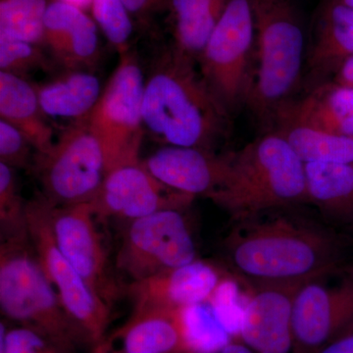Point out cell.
<instances>
[{
    "label": "cell",
    "instance_id": "6da1fadb",
    "mask_svg": "<svg viewBox=\"0 0 353 353\" xmlns=\"http://www.w3.org/2000/svg\"><path fill=\"white\" fill-rule=\"evenodd\" d=\"M223 245L232 270L250 288L303 285L345 266L343 238L299 206L233 221Z\"/></svg>",
    "mask_w": 353,
    "mask_h": 353
},
{
    "label": "cell",
    "instance_id": "7a4b0ae2",
    "mask_svg": "<svg viewBox=\"0 0 353 353\" xmlns=\"http://www.w3.org/2000/svg\"><path fill=\"white\" fill-rule=\"evenodd\" d=\"M145 127L166 145L214 152L231 116L196 68V59L173 48L145 80Z\"/></svg>",
    "mask_w": 353,
    "mask_h": 353
},
{
    "label": "cell",
    "instance_id": "3957f363",
    "mask_svg": "<svg viewBox=\"0 0 353 353\" xmlns=\"http://www.w3.org/2000/svg\"><path fill=\"white\" fill-rule=\"evenodd\" d=\"M226 160L222 182L208 197L232 221L307 204L305 164L274 130L226 154Z\"/></svg>",
    "mask_w": 353,
    "mask_h": 353
},
{
    "label": "cell",
    "instance_id": "277c9868",
    "mask_svg": "<svg viewBox=\"0 0 353 353\" xmlns=\"http://www.w3.org/2000/svg\"><path fill=\"white\" fill-rule=\"evenodd\" d=\"M255 26L254 82L248 108L270 131L279 112L294 101L305 63L301 21L290 0H250Z\"/></svg>",
    "mask_w": 353,
    "mask_h": 353
},
{
    "label": "cell",
    "instance_id": "5b68a950",
    "mask_svg": "<svg viewBox=\"0 0 353 353\" xmlns=\"http://www.w3.org/2000/svg\"><path fill=\"white\" fill-rule=\"evenodd\" d=\"M0 305L7 317L39 332L60 350L71 347L82 332L46 278L28 234L1 241Z\"/></svg>",
    "mask_w": 353,
    "mask_h": 353
},
{
    "label": "cell",
    "instance_id": "8992f818",
    "mask_svg": "<svg viewBox=\"0 0 353 353\" xmlns=\"http://www.w3.org/2000/svg\"><path fill=\"white\" fill-rule=\"evenodd\" d=\"M199 61L202 77L231 117L246 106L256 64L250 0H228Z\"/></svg>",
    "mask_w": 353,
    "mask_h": 353
},
{
    "label": "cell",
    "instance_id": "52a82bcc",
    "mask_svg": "<svg viewBox=\"0 0 353 353\" xmlns=\"http://www.w3.org/2000/svg\"><path fill=\"white\" fill-rule=\"evenodd\" d=\"M145 78L138 59L128 51L121 53L119 63L88 117L90 129L103 150L108 172L139 160L145 129Z\"/></svg>",
    "mask_w": 353,
    "mask_h": 353
},
{
    "label": "cell",
    "instance_id": "ba28073f",
    "mask_svg": "<svg viewBox=\"0 0 353 353\" xmlns=\"http://www.w3.org/2000/svg\"><path fill=\"white\" fill-rule=\"evenodd\" d=\"M46 199L57 206L90 202L106 175V160L88 117L67 128L46 154L37 155Z\"/></svg>",
    "mask_w": 353,
    "mask_h": 353
},
{
    "label": "cell",
    "instance_id": "9c48e42d",
    "mask_svg": "<svg viewBox=\"0 0 353 353\" xmlns=\"http://www.w3.org/2000/svg\"><path fill=\"white\" fill-rule=\"evenodd\" d=\"M52 203L39 197L27 203V231L39 264L77 326L99 341L109 322V304L97 296L58 248L52 225Z\"/></svg>",
    "mask_w": 353,
    "mask_h": 353
},
{
    "label": "cell",
    "instance_id": "30bf717a",
    "mask_svg": "<svg viewBox=\"0 0 353 353\" xmlns=\"http://www.w3.org/2000/svg\"><path fill=\"white\" fill-rule=\"evenodd\" d=\"M180 209H165L130 221L117 267L134 281L145 280L197 260L196 243Z\"/></svg>",
    "mask_w": 353,
    "mask_h": 353
},
{
    "label": "cell",
    "instance_id": "8fae6325",
    "mask_svg": "<svg viewBox=\"0 0 353 353\" xmlns=\"http://www.w3.org/2000/svg\"><path fill=\"white\" fill-rule=\"evenodd\" d=\"M343 277L334 287L325 278L299 285L292 301V353H317L352 328L353 281Z\"/></svg>",
    "mask_w": 353,
    "mask_h": 353
},
{
    "label": "cell",
    "instance_id": "7c38bea8",
    "mask_svg": "<svg viewBox=\"0 0 353 353\" xmlns=\"http://www.w3.org/2000/svg\"><path fill=\"white\" fill-rule=\"evenodd\" d=\"M194 199L165 185L137 160L108 171L90 203L97 218L132 221L165 209L183 210Z\"/></svg>",
    "mask_w": 353,
    "mask_h": 353
},
{
    "label": "cell",
    "instance_id": "4fadbf2b",
    "mask_svg": "<svg viewBox=\"0 0 353 353\" xmlns=\"http://www.w3.org/2000/svg\"><path fill=\"white\" fill-rule=\"evenodd\" d=\"M90 202L51 208L58 248L95 294L108 304L118 289L109 272L108 255Z\"/></svg>",
    "mask_w": 353,
    "mask_h": 353
},
{
    "label": "cell",
    "instance_id": "5bb4252c",
    "mask_svg": "<svg viewBox=\"0 0 353 353\" xmlns=\"http://www.w3.org/2000/svg\"><path fill=\"white\" fill-rule=\"evenodd\" d=\"M299 285L250 288L239 338L254 353H292V301Z\"/></svg>",
    "mask_w": 353,
    "mask_h": 353
},
{
    "label": "cell",
    "instance_id": "9a60e30c",
    "mask_svg": "<svg viewBox=\"0 0 353 353\" xmlns=\"http://www.w3.org/2000/svg\"><path fill=\"white\" fill-rule=\"evenodd\" d=\"M222 279L212 264L196 260L180 268L134 281L128 292L134 311L180 309L206 303Z\"/></svg>",
    "mask_w": 353,
    "mask_h": 353
},
{
    "label": "cell",
    "instance_id": "2e32d148",
    "mask_svg": "<svg viewBox=\"0 0 353 353\" xmlns=\"http://www.w3.org/2000/svg\"><path fill=\"white\" fill-rule=\"evenodd\" d=\"M146 168L170 189L208 197L219 187L226 170V155L188 146L165 145L145 161Z\"/></svg>",
    "mask_w": 353,
    "mask_h": 353
},
{
    "label": "cell",
    "instance_id": "e0dca14e",
    "mask_svg": "<svg viewBox=\"0 0 353 353\" xmlns=\"http://www.w3.org/2000/svg\"><path fill=\"white\" fill-rule=\"evenodd\" d=\"M43 43L67 70L90 68L99 57V32L85 10L55 0L44 17Z\"/></svg>",
    "mask_w": 353,
    "mask_h": 353
},
{
    "label": "cell",
    "instance_id": "ac0fdd59",
    "mask_svg": "<svg viewBox=\"0 0 353 353\" xmlns=\"http://www.w3.org/2000/svg\"><path fill=\"white\" fill-rule=\"evenodd\" d=\"M46 116L36 87L22 77L0 71V117L27 137L37 155L46 154L55 141Z\"/></svg>",
    "mask_w": 353,
    "mask_h": 353
},
{
    "label": "cell",
    "instance_id": "d6986e66",
    "mask_svg": "<svg viewBox=\"0 0 353 353\" xmlns=\"http://www.w3.org/2000/svg\"><path fill=\"white\" fill-rule=\"evenodd\" d=\"M353 57V10L338 0L325 7L306 53L309 74L319 83L322 77L336 73L345 60Z\"/></svg>",
    "mask_w": 353,
    "mask_h": 353
},
{
    "label": "cell",
    "instance_id": "ffe728a7",
    "mask_svg": "<svg viewBox=\"0 0 353 353\" xmlns=\"http://www.w3.org/2000/svg\"><path fill=\"white\" fill-rule=\"evenodd\" d=\"M307 204L325 222L353 226V163H306Z\"/></svg>",
    "mask_w": 353,
    "mask_h": 353
},
{
    "label": "cell",
    "instance_id": "44dd1931",
    "mask_svg": "<svg viewBox=\"0 0 353 353\" xmlns=\"http://www.w3.org/2000/svg\"><path fill=\"white\" fill-rule=\"evenodd\" d=\"M282 110L309 126L353 137V88L334 81L316 83L303 99H294Z\"/></svg>",
    "mask_w": 353,
    "mask_h": 353
},
{
    "label": "cell",
    "instance_id": "7402d4cb",
    "mask_svg": "<svg viewBox=\"0 0 353 353\" xmlns=\"http://www.w3.org/2000/svg\"><path fill=\"white\" fill-rule=\"evenodd\" d=\"M183 308L134 311L123 329L125 353H189Z\"/></svg>",
    "mask_w": 353,
    "mask_h": 353
},
{
    "label": "cell",
    "instance_id": "603a6c76",
    "mask_svg": "<svg viewBox=\"0 0 353 353\" xmlns=\"http://www.w3.org/2000/svg\"><path fill=\"white\" fill-rule=\"evenodd\" d=\"M99 79L85 70H68L37 88L46 116L75 121L88 117L102 94Z\"/></svg>",
    "mask_w": 353,
    "mask_h": 353
},
{
    "label": "cell",
    "instance_id": "cb8c5ba5",
    "mask_svg": "<svg viewBox=\"0 0 353 353\" xmlns=\"http://www.w3.org/2000/svg\"><path fill=\"white\" fill-rule=\"evenodd\" d=\"M271 130L288 141L304 164L353 163V137L309 126L285 110L278 114Z\"/></svg>",
    "mask_w": 353,
    "mask_h": 353
},
{
    "label": "cell",
    "instance_id": "d4e9b609",
    "mask_svg": "<svg viewBox=\"0 0 353 353\" xmlns=\"http://www.w3.org/2000/svg\"><path fill=\"white\" fill-rule=\"evenodd\" d=\"M228 0H169L176 50L199 60Z\"/></svg>",
    "mask_w": 353,
    "mask_h": 353
},
{
    "label": "cell",
    "instance_id": "484cf974",
    "mask_svg": "<svg viewBox=\"0 0 353 353\" xmlns=\"http://www.w3.org/2000/svg\"><path fill=\"white\" fill-rule=\"evenodd\" d=\"M46 0H0V38L43 43Z\"/></svg>",
    "mask_w": 353,
    "mask_h": 353
},
{
    "label": "cell",
    "instance_id": "4316f807",
    "mask_svg": "<svg viewBox=\"0 0 353 353\" xmlns=\"http://www.w3.org/2000/svg\"><path fill=\"white\" fill-rule=\"evenodd\" d=\"M182 317L189 353H216L231 341L208 303L183 307Z\"/></svg>",
    "mask_w": 353,
    "mask_h": 353
},
{
    "label": "cell",
    "instance_id": "83f0119b",
    "mask_svg": "<svg viewBox=\"0 0 353 353\" xmlns=\"http://www.w3.org/2000/svg\"><path fill=\"white\" fill-rule=\"evenodd\" d=\"M0 227L2 238L27 236V204L23 201L14 169L0 163Z\"/></svg>",
    "mask_w": 353,
    "mask_h": 353
},
{
    "label": "cell",
    "instance_id": "f1b7e54d",
    "mask_svg": "<svg viewBox=\"0 0 353 353\" xmlns=\"http://www.w3.org/2000/svg\"><path fill=\"white\" fill-rule=\"evenodd\" d=\"M90 11L109 43L120 53L126 52L132 24L123 0H92Z\"/></svg>",
    "mask_w": 353,
    "mask_h": 353
},
{
    "label": "cell",
    "instance_id": "f546056e",
    "mask_svg": "<svg viewBox=\"0 0 353 353\" xmlns=\"http://www.w3.org/2000/svg\"><path fill=\"white\" fill-rule=\"evenodd\" d=\"M48 61L38 44L0 38V70L22 77L48 68Z\"/></svg>",
    "mask_w": 353,
    "mask_h": 353
},
{
    "label": "cell",
    "instance_id": "4dcf8cb0",
    "mask_svg": "<svg viewBox=\"0 0 353 353\" xmlns=\"http://www.w3.org/2000/svg\"><path fill=\"white\" fill-rule=\"evenodd\" d=\"M228 333L239 334L245 303L241 301L240 285L234 279L223 277L206 301Z\"/></svg>",
    "mask_w": 353,
    "mask_h": 353
},
{
    "label": "cell",
    "instance_id": "1f68e13d",
    "mask_svg": "<svg viewBox=\"0 0 353 353\" xmlns=\"http://www.w3.org/2000/svg\"><path fill=\"white\" fill-rule=\"evenodd\" d=\"M0 353H60V350L34 330L22 327L7 332L1 323Z\"/></svg>",
    "mask_w": 353,
    "mask_h": 353
},
{
    "label": "cell",
    "instance_id": "d6a6232c",
    "mask_svg": "<svg viewBox=\"0 0 353 353\" xmlns=\"http://www.w3.org/2000/svg\"><path fill=\"white\" fill-rule=\"evenodd\" d=\"M31 141L17 128L0 119V163L11 168H27L31 163Z\"/></svg>",
    "mask_w": 353,
    "mask_h": 353
},
{
    "label": "cell",
    "instance_id": "836d02e7",
    "mask_svg": "<svg viewBox=\"0 0 353 353\" xmlns=\"http://www.w3.org/2000/svg\"><path fill=\"white\" fill-rule=\"evenodd\" d=\"M169 0H123L132 15L143 18L168 4Z\"/></svg>",
    "mask_w": 353,
    "mask_h": 353
},
{
    "label": "cell",
    "instance_id": "e575fe53",
    "mask_svg": "<svg viewBox=\"0 0 353 353\" xmlns=\"http://www.w3.org/2000/svg\"><path fill=\"white\" fill-rule=\"evenodd\" d=\"M317 353H353V327Z\"/></svg>",
    "mask_w": 353,
    "mask_h": 353
},
{
    "label": "cell",
    "instance_id": "d590c367",
    "mask_svg": "<svg viewBox=\"0 0 353 353\" xmlns=\"http://www.w3.org/2000/svg\"><path fill=\"white\" fill-rule=\"evenodd\" d=\"M334 82L353 88V57L341 63L334 73Z\"/></svg>",
    "mask_w": 353,
    "mask_h": 353
},
{
    "label": "cell",
    "instance_id": "8d00e7d4",
    "mask_svg": "<svg viewBox=\"0 0 353 353\" xmlns=\"http://www.w3.org/2000/svg\"><path fill=\"white\" fill-rule=\"evenodd\" d=\"M216 353H254L245 343L239 340H231L222 350Z\"/></svg>",
    "mask_w": 353,
    "mask_h": 353
},
{
    "label": "cell",
    "instance_id": "74e56055",
    "mask_svg": "<svg viewBox=\"0 0 353 353\" xmlns=\"http://www.w3.org/2000/svg\"><path fill=\"white\" fill-rule=\"evenodd\" d=\"M59 1L79 7V8L83 9L85 11L90 10L92 3V0H59Z\"/></svg>",
    "mask_w": 353,
    "mask_h": 353
},
{
    "label": "cell",
    "instance_id": "f35d334b",
    "mask_svg": "<svg viewBox=\"0 0 353 353\" xmlns=\"http://www.w3.org/2000/svg\"><path fill=\"white\" fill-rule=\"evenodd\" d=\"M343 275L347 276V278H350V280L353 281V265L352 266H345L343 267V270L341 272Z\"/></svg>",
    "mask_w": 353,
    "mask_h": 353
},
{
    "label": "cell",
    "instance_id": "ab89813d",
    "mask_svg": "<svg viewBox=\"0 0 353 353\" xmlns=\"http://www.w3.org/2000/svg\"><path fill=\"white\" fill-rule=\"evenodd\" d=\"M338 1L353 10V0H338Z\"/></svg>",
    "mask_w": 353,
    "mask_h": 353
},
{
    "label": "cell",
    "instance_id": "60d3db41",
    "mask_svg": "<svg viewBox=\"0 0 353 353\" xmlns=\"http://www.w3.org/2000/svg\"><path fill=\"white\" fill-rule=\"evenodd\" d=\"M350 231H352V233H353V226H352V228H350Z\"/></svg>",
    "mask_w": 353,
    "mask_h": 353
}]
</instances>
